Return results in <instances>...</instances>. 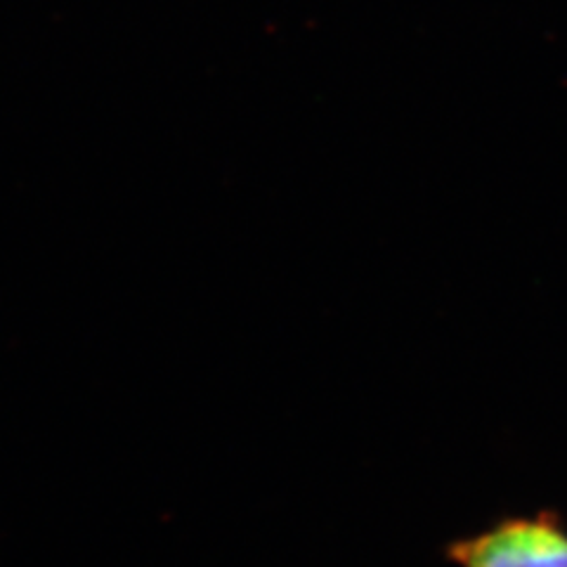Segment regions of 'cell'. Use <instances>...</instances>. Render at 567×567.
Segmentation results:
<instances>
[{
  "label": "cell",
  "instance_id": "1",
  "mask_svg": "<svg viewBox=\"0 0 567 567\" xmlns=\"http://www.w3.org/2000/svg\"><path fill=\"white\" fill-rule=\"evenodd\" d=\"M458 567H567V527L542 511L508 518L452 546Z\"/></svg>",
  "mask_w": 567,
  "mask_h": 567
}]
</instances>
